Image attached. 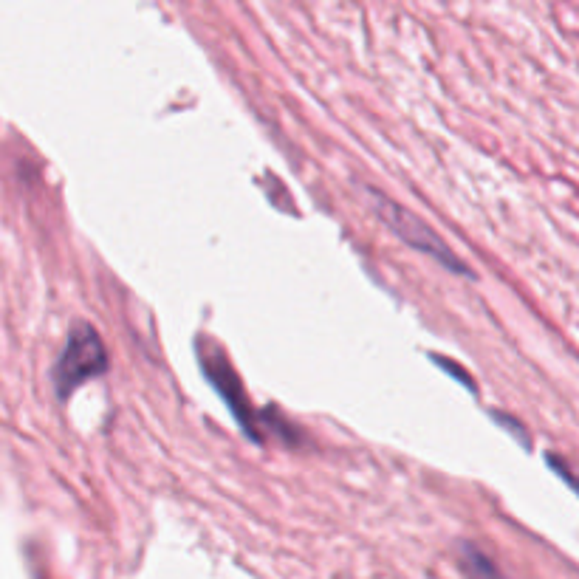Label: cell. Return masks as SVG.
<instances>
[{
	"label": "cell",
	"instance_id": "cell-1",
	"mask_svg": "<svg viewBox=\"0 0 579 579\" xmlns=\"http://www.w3.org/2000/svg\"><path fill=\"white\" fill-rule=\"evenodd\" d=\"M365 195H368L370 210L376 212L387 224V229H390L393 235H399L410 249H416L421 255L433 258L435 263L444 266L447 272L461 274V277H475L467 263L458 258L450 246L435 235L433 226L424 224L416 212H410L407 207H402V204H396L393 198H387L385 193H379V190H373V187H365Z\"/></svg>",
	"mask_w": 579,
	"mask_h": 579
},
{
	"label": "cell",
	"instance_id": "cell-2",
	"mask_svg": "<svg viewBox=\"0 0 579 579\" xmlns=\"http://www.w3.org/2000/svg\"><path fill=\"white\" fill-rule=\"evenodd\" d=\"M108 370V348L94 325L77 322L65 339V348L54 365V393L65 402L88 379H97Z\"/></svg>",
	"mask_w": 579,
	"mask_h": 579
},
{
	"label": "cell",
	"instance_id": "cell-3",
	"mask_svg": "<svg viewBox=\"0 0 579 579\" xmlns=\"http://www.w3.org/2000/svg\"><path fill=\"white\" fill-rule=\"evenodd\" d=\"M198 356H201V368L207 373V379L212 382V387L224 396V402L229 404V410H232V416L235 421L241 424V430L252 441H263L260 438V424L258 416H255V410H252V404L246 399V393H243L241 379H238V373L229 368V362H226V356L218 351V348H207L204 342L198 345Z\"/></svg>",
	"mask_w": 579,
	"mask_h": 579
},
{
	"label": "cell",
	"instance_id": "cell-4",
	"mask_svg": "<svg viewBox=\"0 0 579 579\" xmlns=\"http://www.w3.org/2000/svg\"><path fill=\"white\" fill-rule=\"evenodd\" d=\"M458 557H461V571L467 579H503L495 560L475 546V543H461L458 546Z\"/></svg>",
	"mask_w": 579,
	"mask_h": 579
},
{
	"label": "cell",
	"instance_id": "cell-5",
	"mask_svg": "<svg viewBox=\"0 0 579 579\" xmlns=\"http://www.w3.org/2000/svg\"><path fill=\"white\" fill-rule=\"evenodd\" d=\"M433 359H435V365H438V368L450 370V373H452V376H455V379H461V382H464V385H467L469 390H475V385H472V376H469V373H464V370L455 368V365H452L450 359H441V356H433Z\"/></svg>",
	"mask_w": 579,
	"mask_h": 579
},
{
	"label": "cell",
	"instance_id": "cell-6",
	"mask_svg": "<svg viewBox=\"0 0 579 579\" xmlns=\"http://www.w3.org/2000/svg\"><path fill=\"white\" fill-rule=\"evenodd\" d=\"M548 467L554 469V472H560V475H563V481L568 483V486H574V481H571V472H568L563 461H560V458H554L551 452H548Z\"/></svg>",
	"mask_w": 579,
	"mask_h": 579
}]
</instances>
